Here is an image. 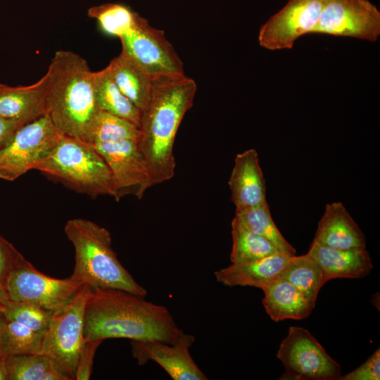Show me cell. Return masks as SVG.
Segmentation results:
<instances>
[{
    "instance_id": "obj_24",
    "label": "cell",
    "mask_w": 380,
    "mask_h": 380,
    "mask_svg": "<svg viewBox=\"0 0 380 380\" xmlns=\"http://www.w3.org/2000/svg\"><path fill=\"white\" fill-rule=\"evenodd\" d=\"M279 277L295 286L315 306L319 290L327 282L322 267L308 253L291 256Z\"/></svg>"
},
{
    "instance_id": "obj_30",
    "label": "cell",
    "mask_w": 380,
    "mask_h": 380,
    "mask_svg": "<svg viewBox=\"0 0 380 380\" xmlns=\"http://www.w3.org/2000/svg\"><path fill=\"white\" fill-rule=\"evenodd\" d=\"M1 312L6 320L15 321L41 333H45L53 312L30 303L12 300Z\"/></svg>"
},
{
    "instance_id": "obj_27",
    "label": "cell",
    "mask_w": 380,
    "mask_h": 380,
    "mask_svg": "<svg viewBox=\"0 0 380 380\" xmlns=\"http://www.w3.org/2000/svg\"><path fill=\"white\" fill-rule=\"evenodd\" d=\"M139 137L140 130L135 124L99 110L90 131L88 143L94 144L122 139L139 140Z\"/></svg>"
},
{
    "instance_id": "obj_37",
    "label": "cell",
    "mask_w": 380,
    "mask_h": 380,
    "mask_svg": "<svg viewBox=\"0 0 380 380\" xmlns=\"http://www.w3.org/2000/svg\"><path fill=\"white\" fill-rule=\"evenodd\" d=\"M0 380H8L6 355L0 356Z\"/></svg>"
},
{
    "instance_id": "obj_3",
    "label": "cell",
    "mask_w": 380,
    "mask_h": 380,
    "mask_svg": "<svg viewBox=\"0 0 380 380\" xmlns=\"http://www.w3.org/2000/svg\"><path fill=\"white\" fill-rule=\"evenodd\" d=\"M46 114L63 134L88 143L99 111L94 96V72L71 51L55 52L48 70Z\"/></svg>"
},
{
    "instance_id": "obj_22",
    "label": "cell",
    "mask_w": 380,
    "mask_h": 380,
    "mask_svg": "<svg viewBox=\"0 0 380 380\" xmlns=\"http://www.w3.org/2000/svg\"><path fill=\"white\" fill-rule=\"evenodd\" d=\"M93 79L98 108L126 119L139 127L141 115L140 110L120 91L107 67L94 72Z\"/></svg>"
},
{
    "instance_id": "obj_6",
    "label": "cell",
    "mask_w": 380,
    "mask_h": 380,
    "mask_svg": "<svg viewBox=\"0 0 380 380\" xmlns=\"http://www.w3.org/2000/svg\"><path fill=\"white\" fill-rule=\"evenodd\" d=\"M89 289L83 285L69 303L53 312L43 337L41 353L72 379L86 342L84 310Z\"/></svg>"
},
{
    "instance_id": "obj_19",
    "label": "cell",
    "mask_w": 380,
    "mask_h": 380,
    "mask_svg": "<svg viewBox=\"0 0 380 380\" xmlns=\"http://www.w3.org/2000/svg\"><path fill=\"white\" fill-rule=\"evenodd\" d=\"M308 253L322 267L327 281L340 278H362L373 268L366 248L338 249L313 241Z\"/></svg>"
},
{
    "instance_id": "obj_20",
    "label": "cell",
    "mask_w": 380,
    "mask_h": 380,
    "mask_svg": "<svg viewBox=\"0 0 380 380\" xmlns=\"http://www.w3.org/2000/svg\"><path fill=\"white\" fill-rule=\"evenodd\" d=\"M262 305L274 322L303 319L310 315L315 305L295 286L279 277L262 289Z\"/></svg>"
},
{
    "instance_id": "obj_18",
    "label": "cell",
    "mask_w": 380,
    "mask_h": 380,
    "mask_svg": "<svg viewBox=\"0 0 380 380\" xmlns=\"http://www.w3.org/2000/svg\"><path fill=\"white\" fill-rule=\"evenodd\" d=\"M291 257L277 253L254 261L232 263L215 271V277L217 281L227 286H252L262 289L279 277Z\"/></svg>"
},
{
    "instance_id": "obj_23",
    "label": "cell",
    "mask_w": 380,
    "mask_h": 380,
    "mask_svg": "<svg viewBox=\"0 0 380 380\" xmlns=\"http://www.w3.org/2000/svg\"><path fill=\"white\" fill-rule=\"evenodd\" d=\"M8 380H70L42 353L6 355Z\"/></svg>"
},
{
    "instance_id": "obj_2",
    "label": "cell",
    "mask_w": 380,
    "mask_h": 380,
    "mask_svg": "<svg viewBox=\"0 0 380 380\" xmlns=\"http://www.w3.org/2000/svg\"><path fill=\"white\" fill-rule=\"evenodd\" d=\"M196 89V82L184 74L152 78L150 99L141 111L138 141L152 186L175 175V137L185 113L192 106Z\"/></svg>"
},
{
    "instance_id": "obj_12",
    "label": "cell",
    "mask_w": 380,
    "mask_h": 380,
    "mask_svg": "<svg viewBox=\"0 0 380 380\" xmlns=\"http://www.w3.org/2000/svg\"><path fill=\"white\" fill-rule=\"evenodd\" d=\"M327 0H289L259 30L260 46L277 51L291 49L300 37L311 33Z\"/></svg>"
},
{
    "instance_id": "obj_16",
    "label": "cell",
    "mask_w": 380,
    "mask_h": 380,
    "mask_svg": "<svg viewBox=\"0 0 380 380\" xmlns=\"http://www.w3.org/2000/svg\"><path fill=\"white\" fill-rule=\"evenodd\" d=\"M47 87L46 73L27 86L0 83V118L25 124L46 114Z\"/></svg>"
},
{
    "instance_id": "obj_29",
    "label": "cell",
    "mask_w": 380,
    "mask_h": 380,
    "mask_svg": "<svg viewBox=\"0 0 380 380\" xmlns=\"http://www.w3.org/2000/svg\"><path fill=\"white\" fill-rule=\"evenodd\" d=\"M44 334L15 321L6 319L4 329L6 355L41 353Z\"/></svg>"
},
{
    "instance_id": "obj_8",
    "label": "cell",
    "mask_w": 380,
    "mask_h": 380,
    "mask_svg": "<svg viewBox=\"0 0 380 380\" xmlns=\"http://www.w3.org/2000/svg\"><path fill=\"white\" fill-rule=\"evenodd\" d=\"M83 285L71 276L56 279L39 272L25 258L9 272L5 287L10 300L56 311L69 303Z\"/></svg>"
},
{
    "instance_id": "obj_31",
    "label": "cell",
    "mask_w": 380,
    "mask_h": 380,
    "mask_svg": "<svg viewBox=\"0 0 380 380\" xmlns=\"http://www.w3.org/2000/svg\"><path fill=\"white\" fill-rule=\"evenodd\" d=\"M340 380H379L380 350L378 348L360 367L351 372L339 377Z\"/></svg>"
},
{
    "instance_id": "obj_33",
    "label": "cell",
    "mask_w": 380,
    "mask_h": 380,
    "mask_svg": "<svg viewBox=\"0 0 380 380\" xmlns=\"http://www.w3.org/2000/svg\"><path fill=\"white\" fill-rule=\"evenodd\" d=\"M23 258L11 243L0 236V280L4 284L11 270Z\"/></svg>"
},
{
    "instance_id": "obj_14",
    "label": "cell",
    "mask_w": 380,
    "mask_h": 380,
    "mask_svg": "<svg viewBox=\"0 0 380 380\" xmlns=\"http://www.w3.org/2000/svg\"><path fill=\"white\" fill-rule=\"evenodd\" d=\"M194 341L193 335L183 332L174 344L132 341V351L139 365L153 361L174 380H206L207 376L198 368L189 353Z\"/></svg>"
},
{
    "instance_id": "obj_7",
    "label": "cell",
    "mask_w": 380,
    "mask_h": 380,
    "mask_svg": "<svg viewBox=\"0 0 380 380\" xmlns=\"http://www.w3.org/2000/svg\"><path fill=\"white\" fill-rule=\"evenodd\" d=\"M62 135L47 114L20 127L0 152V179L12 182L34 170Z\"/></svg>"
},
{
    "instance_id": "obj_11",
    "label": "cell",
    "mask_w": 380,
    "mask_h": 380,
    "mask_svg": "<svg viewBox=\"0 0 380 380\" xmlns=\"http://www.w3.org/2000/svg\"><path fill=\"white\" fill-rule=\"evenodd\" d=\"M311 33L375 42L380 36V11L369 0H327Z\"/></svg>"
},
{
    "instance_id": "obj_1",
    "label": "cell",
    "mask_w": 380,
    "mask_h": 380,
    "mask_svg": "<svg viewBox=\"0 0 380 380\" xmlns=\"http://www.w3.org/2000/svg\"><path fill=\"white\" fill-rule=\"evenodd\" d=\"M184 331L168 309L114 289L90 288L85 304V341L129 338L174 344Z\"/></svg>"
},
{
    "instance_id": "obj_28",
    "label": "cell",
    "mask_w": 380,
    "mask_h": 380,
    "mask_svg": "<svg viewBox=\"0 0 380 380\" xmlns=\"http://www.w3.org/2000/svg\"><path fill=\"white\" fill-rule=\"evenodd\" d=\"M87 15L95 19L106 34L119 37L134 23L138 13L120 3H106L91 7Z\"/></svg>"
},
{
    "instance_id": "obj_9",
    "label": "cell",
    "mask_w": 380,
    "mask_h": 380,
    "mask_svg": "<svg viewBox=\"0 0 380 380\" xmlns=\"http://www.w3.org/2000/svg\"><path fill=\"white\" fill-rule=\"evenodd\" d=\"M277 356L286 369L282 379L335 380L341 376L340 365L300 327H289Z\"/></svg>"
},
{
    "instance_id": "obj_10",
    "label": "cell",
    "mask_w": 380,
    "mask_h": 380,
    "mask_svg": "<svg viewBox=\"0 0 380 380\" xmlns=\"http://www.w3.org/2000/svg\"><path fill=\"white\" fill-rule=\"evenodd\" d=\"M118 38L121 51L151 78L184 74L183 63L164 32L150 25L139 14L134 24Z\"/></svg>"
},
{
    "instance_id": "obj_13",
    "label": "cell",
    "mask_w": 380,
    "mask_h": 380,
    "mask_svg": "<svg viewBox=\"0 0 380 380\" xmlns=\"http://www.w3.org/2000/svg\"><path fill=\"white\" fill-rule=\"evenodd\" d=\"M138 141L122 139L92 144L112 172L117 201L129 194L141 199L146 191L152 186L150 172Z\"/></svg>"
},
{
    "instance_id": "obj_4",
    "label": "cell",
    "mask_w": 380,
    "mask_h": 380,
    "mask_svg": "<svg viewBox=\"0 0 380 380\" xmlns=\"http://www.w3.org/2000/svg\"><path fill=\"white\" fill-rule=\"evenodd\" d=\"M64 232L75 250L71 277L90 288L123 290L145 297L139 285L119 261L108 229L84 218L69 220Z\"/></svg>"
},
{
    "instance_id": "obj_26",
    "label": "cell",
    "mask_w": 380,
    "mask_h": 380,
    "mask_svg": "<svg viewBox=\"0 0 380 380\" xmlns=\"http://www.w3.org/2000/svg\"><path fill=\"white\" fill-rule=\"evenodd\" d=\"M232 263L260 260L280 253L267 239L249 230L234 218L232 222Z\"/></svg>"
},
{
    "instance_id": "obj_17",
    "label": "cell",
    "mask_w": 380,
    "mask_h": 380,
    "mask_svg": "<svg viewBox=\"0 0 380 380\" xmlns=\"http://www.w3.org/2000/svg\"><path fill=\"white\" fill-rule=\"evenodd\" d=\"M313 241L338 249L366 248L365 234L341 202L326 205Z\"/></svg>"
},
{
    "instance_id": "obj_34",
    "label": "cell",
    "mask_w": 380,
    "mask_h": 380,
    "mask_svg": "<svg viewBox=\"0 0 380 380\" xmlns=\"http://www.w3.org/2000/svg\"><path fill=\"white\" fill-rule=\"evenodd\" d=\"M24 123L0 118V152L8 144L15 132Z\"/></svg>"
},
{
    "instance_id": "obj_36",
    "label": "cell",
    "mask_w": 380,
    "mask_h": 380,
    "mask_svg": "<svg viewBox=\"0 0 380 380\" xmlns=\"http://www.w3.org/2000/svg\"><path fill=\"white\" fill-rule=\"evenodd\" d=\"M9 300L5 284L0 280V311Z\"/></svg>"
},
{
    "instance_id": "obj_21",
    "label": "cell",
    "mask_w": 380,
    "mask_h": 380,
    "mask_svg": "<svg viewBox=\"0 0 380 380\" xmlns=\"http://www.w3.org/2000/svg\"><path fill=\"white\" fill-rule=\"evenodd\" d=\"M107 68L120 91L141 113L150 99L152 78L122 51L110 61Z\"/></svg>"
},
{
    "instance_id": "obj_32",
    "label": "cell",
    "mask_w": 380,
    "mask_h": 380,
    "mask_svg": "<svg viewBox=\"0 0 380 380\" xmlns=\"http://www.w3.org/2000/svg\"><path fill=\"white\" fill-rule=\"evenodd\" d=\"M102 341L103 340L101 339L86 341L77 365L75 379L88 380L89 379L96 350Z\"/></svg>"
},
{
    "instance_id": "obj_5",
    "label": "cell",
    "mask_w": 380,
    "mask_h": 380,
    "mask_svg": "<svg viewBox=\"0 0 380 380\" xmlns=\"http://www.w3.org/2000/svg\"><path fill=\"white\" fill-rule=\"evenodd\" d=\"M34 170L89 196H115L113 177L105 160L92 144L77 138L62 135Z\"/></svg>"
},
{
    "instance_id": "obj_15",
    "label": "cell",
    "mask_w": 380,
    "mask_h": 380,
    "mask_svg": "<svg viewBox=\"0 0 380 380\" xmlns=\"http://www.w3.org/2000/svg\"><path fill=\"white\" fill-rule=\"evenodd\" d=\"M228 184L235 212L267 201L265 180L255 149H248L236 155Z\"/></svg>"
},
{
    "instance_id": "obj_25",
    "label": "cell",
    "mask_w": 380,
    "mask_h": 380,
    "mask_svg": "<svg viewBox=\"0 0 380 380\" xmlns=\"http://www.w3.org/2000/svg\"><path fill=\"white\" fill-rule=\"evenodd\" d=\"M234 218L249 230L267 239L280 253L290 256L296 255L293 246L276 226L267 201L258 206L235 212Z\"/></svg>"
},
{
    "instance_id": "obj_35",
    "label": "cell",
    "mask_w": 380,
    "mask_h": 380,
    "mask_svg": "<svg viewBox=\"0 0 380 380\" xmlns=\"http://www.w3.org/2000/svg\"><path fill=\"white\" fill-rule=\"evenodd\" d=\"M6 319L0 311V356L6 355L4 345V329Z\"/></svg>"
}]
</instances>
